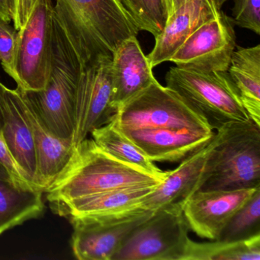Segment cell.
<instances>
[{"label":"cell","mask_w":260,"mask_h":260,"mask_svg":"<svg viewBox=\"0 0 260 260\" xmlns=\"http://www.w3.org/2000/svg\"><path fill=\"white\" fill-rule=\"evenodd\" d=\"M16 32L7 22L0 20V63L10 77L13 75Z\"/></svg>","instance_id":"28"},{"label":"cell","mask_w":260,"mask_h":260,"mask_svg":"<svg viewBox=\"0 0 260 260\" xmlns=\"http://www.w3.org/2000/svg\"><path fill=\"white\" fill-rule=\"evenodd\" d=\"M228 73L249 118L260 126V45H237Z\"/></svg>","instance_id":"21"},{"label":"cell","mask_w":260,"mask_h":260,"mask_svg":"<svg viewBox=\"0 0 260 260\" xmlns=\"http://www.w3.org/2000/svg\"><path fill=\"white\" fill-rule=\"evenodd\" d=\"M111 106L116 112L124 103L148 87L156 79L137 36L124 40L112 54Z\"/></svg>","instance_id":"16"},{"label":"cell","mask_w":260,"mask_h":260,"mask_svg":"<svg viewBox=\"0 0 260 260\" xmlns=\"http://www.w3.org/2000/svg\"><path fill=\"white\" fill-rule=\"evenodd\" d=\"M120 4L140 31L156 37L165 27L167 13L162 0H120Z\"/></svg>","instance_id":"25"},{"label":"cell","mask_w":260,"mask_h":260,"mask_svg":"<svg viewBox=\"0 0 260 260\" xmlns=\"http://www.w3.org/2000/svg\"><path fill=\"white\" fill-rule=\"evenodd\" d=\"M0 165L6 169L13 182L18 186L24 189L42 191L29 180L26 173L15 160L14 157L9 150L1 128H0Z\"/></svg>","instance_id":"27"},{"label":"cell","mask_w":260,"mask_h":260,"mask_svg":"<svg viewBox=\"0 0 260 260\" xmlns=\"http://www.w3.org/2000/svg\"><path fill=\"white\" fill-rule=\"evenodd\" d=\"M111 65L112 58L103 57L81 70L76 92L74 147L115 117L116 112L111 106Z\"/></svg>","instance_id":"11"},{"label":"cell","mask_w":260,"mask_h":260,"mask_svg":"<svg viewBox=\"0 0 260 260\" xmlns=\"http://www.w3.org/2000/svg\"><path fill=\"white\" fill-rule=\"evenodd\" d=\"M214 0H188L170 17L147 55L152 68L170 61L173 54L202 24L214 17L217 10Z\"/></svg>","instance_id":"17"},{"label":"cell","mask_w":260,"mask_h":260,"mask_svg":"<svg viewBox=\"0 0 260 260\" xmlns=\"http://www.w3.org/2000/svg\"><path fill=\"white\" fill-rule=\"evenodd\" d=\"M53 0H38L28 22L16 33L12 78L26 92L45 89L52 67Z\"/></svg>","instance_id":"7"},{"label":"cell","mask_w":260,"mask_h":260,"mask_svg":"<svg viewBox=\"0 0 260 260\" xmlns=\"http://www.w3.org/2000/svg\"><path fill=\"white\" fill-rule=\"evenodd\" d=\"M44 194L39 190L18 186L0 165V236L24 222L40 217L45 210Z\"/></svg>","instance_id":"20"},{"label":"cell","mask_w":260,"mask_h":260,"mask_svg":"<svg viewBox=\"0 0 260 260\" xmlns=\"http://www.w3.org/2000/svg\"><path fill=\"white\" fill-rule=\"evenodd\" d=\"M153 212L138 208L118 215L71 217L74 255L80 260H112L129 234Z\"/></svg>","instance_id":"9"},{"label":"cell","mask_w":260,"mask_h":260,"mask_svg":"<svg viewBox=\"0 0 260 260\" xmlns=\"http://www.w3.org/2000/svg\"><path fill=\"white\" fill-rule=\"evenodd\" d=\"M115 119L121 129L214 131L208 118L197 108L156 80L118 108Z\"/></svg>","instance_id":"5"},{"label":"cell","mask_w":260,"mask_h":260,"mask_svg":"<svg viewBox=\"0 0 260 260\" xmlns=\"http://www.w3.org/2000/svg\"><path fill=\"white\" fill-rule=\"evenodd\" d=\"M166 83L202 112L213 128L251 120L228 71L201 72L174 67L167 72Z\"/></svg>","instance_id":"6"},{"label":"cell","mask_w":260,"mask_h":260,"mask_svg":"<svg viewBox=\"0 0 260 260\" xmlns=\"http://www.w3.org/2000/svg\"><path fill=\"white\" fill-rule=\"evenodd\" d=\"M120 129L153 162L183 160L208 144L215 134L188 128Z\"/></svg>","instance_id":"15"},{"label":"cell","mask_w":260,"mask_h":260,"mask_svg":"<svg viewBox=\"0 0 260 260\" xmlns=\"http://www.w3.org/2000/svg\"><path fill=\"white\" fill-rule=\"evenodd\" d=\"M0 20L9 24L12 22L11 0H0Z\"/></svg>","instance_id":"30"},{"label":"cell","mask_w":260,"mask_h":260,"mask_svg":"<svg viewBox=\"0 0 260 260\" xmlns=\"http://www.w3.org/2000/svg\"><path fill=\"white\" fill-rule=\"evenodd\" d=\"M162 1L167 10V19H168L178 9L180 8L183 4L188 2V0H162Z\"/></svg>","instance_id":"31"},{"label":"cell","mask_w":260,"mask_h":260,"mask_svg":"<svg viewBox=\"0 0 260 260\" xmlns=\"http://www.w3.org/2000/svg\"><path fill=\"white\" fill-rule=\"evenodd\" d=\"M164 179L114 157L86 138L45 194L50 203H59L124 187L158 185Z\"/></svg>","instance_id":"2"},{"label":"cell","mask_w":260,"mask_h":260,"mask_svg":"<svg viewBox=\"0 0 260 260\" xmlns=\"http://www.w3.org/2000/svg\"><path fill=\"white\" fill-rule=\"evenodd\" d=\"M90 135L97 145L114 157L157 177L165 179L167 176V171H162L155 165L153 161L123 133L115 117L107 124L94 129Z\"/></svg>","instance_id":"22"},{"label":"cell","mask_w":260,"mask_h":260,"mask_svg":"<svg viewBox=\"0 0 260 260\" xmlns=\"http://www.w3.org/2000/svg\"><path fill=\"white\" fill-rule=\"evenodd\" d=\"M258 188L196 191L183 207L188 228L202 238L218 240L231 217Z\"/></svg>","instance_id":"12"},{"label":"cell","mask_w":260,"mask_h":260,"mask_svg":"<svg viewBox=\"0 0 260 260\" xmlns=\"http://www.w3.org/2000/svg\"><path fill=\"white\" fill-rule=\"evenodd\" d=\"M216 128L199 191L260 187V126L249 120Z\"/></svg>","instance_id":"3"},{"label":"cell","mask_w":260,"mask_h":260,"mask_svg":"<svg viewBox=\"0 0 260 260\" xmlns=\"http://www.w3.org/2000/svg\"><path fill=\"white\" fill-rule=\"evenodd\" d=\"M260 234V188L231 217L218 240L237 241Z\"/></svg>","instance_id":"24"},{"label":"cell","mask_w":260,"mask_h":260,"mask_svg":"<svg viewBox=\"0 0 260 260\" xmlns=\"http://www.w3.org/2000/svg\"><path fill=\"white\" fill-rule=\"evenodd\" d=\"M236 39L231 18L218 10L187 39L170 61L182 69L226 72L237 47Z\"/></svg>","instance_id":"10"},{"label":"cell","mask_w":260,"mask_h":260,"mask_svg":"<svg viewBox=\"0 0 260 260\" xmlns=\"http://www.w3.org/2000/svg\"><path fill=\"white\" fill-rule=\"evenodd\" d=\"M214 143V135L208 144L181 161L177 168L167 171L165 179L144 199L140 208L151 211L170 208L183 210L185 202L200 188L205 164Z\"/></svg>","instance_id":"14"},{"label":"cell","mask_w":260,"mask_h":260,"mask_svg":"<svg viewBox=\"0 0 260 260\" xmlns=\"http://www.w3.org/2000/svg\"><path fill=\"white\" fill-rule=\"evenodd\" d=\"M3 95L1 130L4 139L15 160L39 188L36 185L37 156L32 132L21 110L16 90L4 86Z\"/></svg>","instance_id":"19"},{"label":"cell","mask_w":260,"mask_h":260,"mask_svg":"<svg viewBox=\"0 0 260 260\" xmlns=\"http://www.w3.org/2000/svg\"><path fill=\"white\" fill-rule=\"evenodd\" d=\"M117 1H118V4H120V0H117ZM120 5H121V4H120Z\"/></svg>","instance_id":"34"},{"label":"cell","mask_w":260,"mask_h":260,"mask_svg":"<svg viewBox=\"0 0 260 260\" xmlns=\"http://www.w3.org/2000/svg\"><path fill=\"white\" fill-rule=\"evenodd\" d=\"M4 85L0 82V128H1V126H2L3 123L2 106L3 97H4V95H3V92H4Z\"/></svg>","instance_id":"32"},{"label":"cell","mask_w":260,"mask_h":260,"mask_svg":"<svg viewBox=\"0 0 260 260\" xmlns=\"http://www.w3.org/2000/svg\"><path fill=\"white\" fill-rule=\"evenodd\" d=\"M54 16L81 70L103 57H110L139 28L117 0H54Z\"/></svg>","instance_id":"1"},{"label":"cell","mask_w":260,"mask_h":260,"mask_svg":"<svg viewBox=\"0 0 260 260\" xmlns=\"http://www.w3.org/2000/svg\"><path fill=\"white\" fill-rule=\"evenodd\" d=\"M196 243L190 239L182 260H260V234L237 241Z\"/></svg>","instance_id":"23"},{"label":"cell","mask_w":260,"mask_h":260,"mask_svg":"<svg viewBox=\"0 0 260 260\" xmlns=\"http://www.w3.org/2000/svg\"><path fill=\"white\" fill-rule=\"evenodd\" d=\"M80 72L77 54L54 18L49 80L42 90L25 92L50 130L59 138L71 141L75 125L76 92Z\"/></svg>","instance_id":"4"},{"label":"cell","mask_w":260,"mask_h":260,"mask_svg":"<svg viewBox=\"0 0 260 260\" xmlns=\"http://www.w3.org/2000/svg\"><path fill=\"white\" fill-rule=\"evenodd\" d=\"M158 185L124 187L51 204V206L56 214L69 218L84 215H118L140 208Z\"/></svg>","instance_id":"18"},{"label":"cell","mask_w":260,"mask_h":260,"mask_svg":"<svg viewBox=\"0 0 260 260\" xmlns=\"http://www.w3.org/2000/svg\"><path fill=\"white\" fill-rule=\"evenodd\" d=\"M234 25L260 35V0H234Z\"/></svg>","instance_id":"26"},{"label":"cell","mask_w":260,"mask_h":260,"mask_svg":"<svg viewBox=\"0 0 260 260\" xmlns=\"http://www.w3.org/2000/svg\"><path fill=\"white\" fill-rule=\"evenodd\" d=\"M38 0H11L12 21L16 31L25 25Z\"/></svg>","instance_id":"29"},{"label":"cell","mask_w":260,"mask_h":260,"mask_svg":"<svg viewBox=\"0 0 260 260\" xmlns=\"http://www.w3.org/2000/svg\"><path fill=\"white\" fill-rule=\"evenodd\" d=\"M226 1H228V0H214L216 7L218 9L221 8L222 6H223Z\"/></svg>","instance_id":"33"},{"label":"cell","mask_w":260,"mask_h":260,"mask_svg":"<svg viewBox=\"0 0 260 260\" xmlns=\"http://www.w3.org/2000/svg\"><path fill=\"white\" fill-rule=\"evenodd\" d=\"M15 90L34 138L38 165L36 185L45 192L65 168L75 147L71 140L62 139L50 130L25 90L19 86Z\"/></svg>","instance_id":"13"},{"label":"cell","mask_w":260,"mask_h":260,"mask_svg":"<svg viewBox=\"0 0 260 260\" xmlns=\"http://www.w3.org/2000/svg\"><path fill=\"white\" fill-rule=\"evenodd\" d=\"M188 231L183 210H157L129 234L112 260H182Z\"/></svg>","instance_id":"8"}]
</instances>
